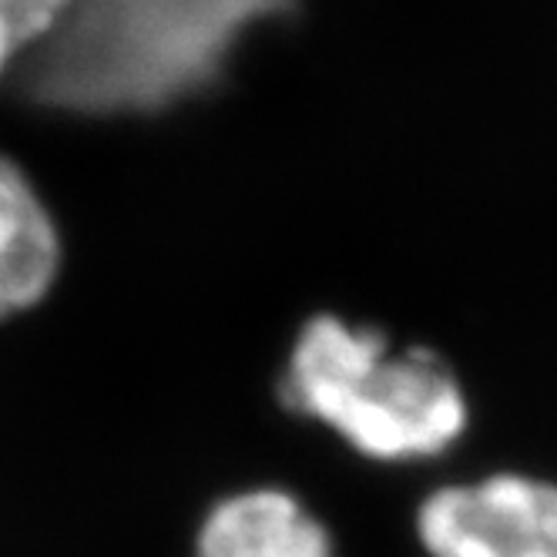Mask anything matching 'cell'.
Listing matches in <instances>:
<instances>
[{
	"mask_svg": "<svg viewBox=\"0 0 557 557\" xmlns=\"http://www.w3.org/2000/svg\"><path fill=\"white\" fill-rule=\"evenodd\" d=\"M296 0H71L17 71L21 91L74 114H145L212 88L238 37Z\"/></svg>",
	"mask_w": 557,
	"mask_h": 557,
	"instance_id": "cell-1",
	"label": "cell"
},
{
	"mask_svg": "<svg viewBox=\"0 0 557 557\" xmlns=\"http://www.w3.org/2000/svg\"><path fill=\"white\" fill-rule=\"evenodd\" d=\"M283 400L373 460L433 457L467 423L463 393L441 356L393 352L376 330H352L336 315H320L299 333Z\"/></svg>",
	"mask_w": 557,
	"mask_h": 557,
	"instance_id": "cell-2",
	"label": "cell"
},
{
	"mask_svg": "<svg viewBox=\"0 0 557 557\" xmlns=\"http://www.w3.org/2000/svg\"><path fill=\"white\" fill-rule=\"evenodd\" d=\"M430 557H557V487L531 476H491L436 491L420 507Z\"/></svg>",
	"mask_w": 557,
	"mask_h": 557,
	"instance_id": "cell-3",
	"label": "cell"
},
{
	"mask_svg": "<svg viewBox=\"0 0 557 557\" xmlns=\"http://www.w3.org/2000/svg\"><path fill=\"white\" fill-rule=\"evenodd\" d=\"M61 265L58 228L27 175L0 154V320L41 302Z\"/></svg>",
	"mask_w": 557,
	"mask_h": 557,
	"instance_id": "cell-4",
	"label": "cell"
},
{
	"mask_svg": "<svg viewBox=\"0 0 557 557\" xmlns=\"http://www.w3.org/2000/svg\"><path fill=\"white\" fill-rule=\"evenodd\" d=\"M198 557H333V544L289 494L252 491L209 513Z\"/></svg>",
	"mask_w": 557,
	"mask_h": 557,
	"instance_id": "cell-5",
	"label": "cell"
},
{
	"mask_svg": "<svg viewBox=\"0 0 557 557\" xmlns=\"http://www.w3.org/2000/svg\"><path fill=\"white\" fill-rule=\"evenodd\" d=\"M71 0H0V74L58 27Z\"/></svg>",
	"mask_w": 557,
	"mask_h": 557,
	"instance_id": "cell-6",
	"label": "cell"
}]
</instances>
